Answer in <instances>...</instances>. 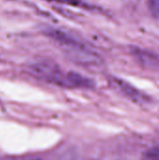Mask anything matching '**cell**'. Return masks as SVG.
<instances>
[{
    "instance_id": "6da1fadb",
    "label": "cell",
    "mask_w": 159,
    "mask_h": 160,
    "mask_svg": "<svg viewBox=\"0 0 159 160\" xmlns=\"http://www.w3.org/2000/svg\"><path fill=\"white\" fill-rule=\"evenodd\" d=\"M51 36L60 45L67 56L75 62L85 66H93L99 63L97 54L87 49L84 45L64 35L62 32H52Z\"/></svg>"
},
{
    "instance_id": "7a4b0ae2",
    "label": "cell",
    "mask_w": 159,
    "mask_h": 160,
    "mask_svg": "<svg viewBox=\"0 0 159 160\" xmlns=\"http://www.w3.org/2000/svg\"><path fill=\"white\" fill-rule=\"evenodd\" d=\"M115 84L126 96H127L133 101H139V102L144 101L143 99L145 98L141 94V92H139L137 89H135L134 87H132L130 84L127 83L126 82H123L120 80H115Z\"/></svg>"
},
{
    "instance_id": "3957f363",
    "label": "cell",
    "mask_w": 159,
    "mask_h": 160,
    "mask_svg": "<svg viewBox=\"0 0 159 160\" xmlns=\"http://www.w3.org/2000/svg\"><path fill=\"white\" fill-rule=\"evenodd\" d=\"M148 8L152 15L159 20V0H148Z\"/></svg>"
},
{
    "instance_id": "277c9868",
    "label": "cell",
    "mask_w": 159,
    "mask_h": 160,
    "mask_svg": "<svg viewBox=\"0 0 159 160\" xmlns=\"http://www.w3.org/2000/svg\"><path fill=\"white\" fill-rule=\"evenodd\" d=\"M144 160H159V146L147 151L144 156Z\"/></svg>"
}]
</instances>
